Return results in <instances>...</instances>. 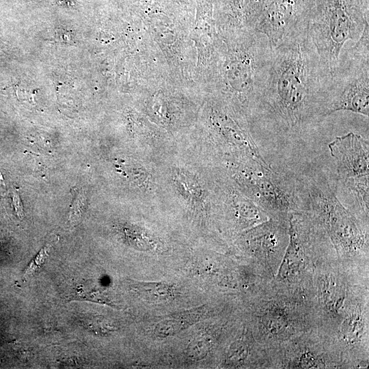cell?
Here are the masks:
<instances>
[{"mask_svg":"<svg viewBox=\"0 0 369 369\" xmlns=\"http://www.w3.org/2000/svg\"><path fill=\"white\" fill-rule=\"evenodd\" d=\"M226 193V212L232 231L243 232L257 226L270 217V215L240 191L229 189Z\"/></svg>","mask_w":369,"mask_h":369,"instance_id":"cell-16","label":"cell"},{"mask_svg":"<svg viewBox=\"0 0 369 369\" xmlns=\"http://www.w3.org/2000/svg\"><path fill=\"white\" fill-rule=\"evenodd\" d=\"M288 241V218L270 217L243 231L236 245L244 263L270 282L278 271Z\"/></svg>","mask_w":369,"mask_h":369,"instance_id":"cell-10","label":"cell"},{"mask_svg":"<svg viewBox=\"0 0 369 369\" xmlns=\"http://www.w3.org/2000/svg\"><path fill=\"white\" fill-rule=\"evenodd\" d=\"M54 242L51 241L46 245L31 260L23 274V278L30 277L41 265L44 263L49 252L53 245Z\"/></svg>","mask_w":369,"mask_h":369,"instance_id":"cell-20","label":"cell"},{"mask_svg":"<svg viewBox=\"0 0 369 369\" xmlns=\"http://www.w3.org/2000/svg\"><path fill=\"white\" fill-rule=\"evenodd\" d=\"M232 339L222 358L224 368H269L268 350L257 342L245 321Z\"/></svg>","mask_w":369,"mask_h":369,"instance_id":"cell-15","label":"cell"},{"mask_svg":"<svg viewBox=\"0 0 369 369\" xmlns=\"http://www.w3.org/2000/svg\"><path fill=\"white\" fill-rule=\"evenodd\" d=\"M369 25V0H314L307 33L320 65L331 78L344 44L356 42Z\"/></svg>","mask_w":369,"mask_h":369,"instance_id":"cell-4","label":"cell"},{"mask_svg":"<svg viewBox=\"0 0 369 369\" xmlns=\"http://www.w3.org/2000/svg\"><path fill=\"white\" fill-rule=\"evenodd\" d=\"M299 178L305 193L307 212L325 230L338 258L348 266L369 271L368 226L339 201L325 176L314 171Z\"/></svg>","mask_w":369,"mask_h":369,"instance_id":"cell-2","label":"cell"},{"mask_svg":"<svg viewBox=\"0 0 369 369\" xmlns=\"http://www.w3.org/2000/svg\"><path fill=\"white\" fill-rule=\"evenodd\" d=\"M245 323L267 350L316 327L308 296L279 290L268 282L246 302Z\"/></svg>","mask_w":369,"mask_h":369,"instance_id":"cell-3","label":"cell"},{"mask_svg":"<svg viewBox=\"0 0 369 369\" xmlns=\"http://www.w3.org/2000/svg\"><path fill=\"white\" fill-rule=\"evenodd\" d=\"M288 223V244L276 275L269 283L275 288L308 297L316 264L337 254L325 230L311 213H292Z\"/></svg>","mask_w":369,"mask_h":369,"instance_id":"cell-7","label":"cell"},{"mask_svg":"<svg viewBox=\"0 0 369 369\" xmlns=\"http://www.w3.org/2000/svg\"><path fill=\"white\" fill-rule=\"evenodd\" d=\"M331 340L345 368H367L369 363V295L346 310Z\"/></svg>","mask_w":369,"mask_h":369,"instance_id":"cell-12","label":"cell"},{"mask_svg":"<svg viewBox=\"0 0 369 369\" xmlns=\"http://www.w3.org/2000/svg\"><path fill=\"white\" fill-rule=\"evenodd\" d=\"M269 369L345 368L329 336L316 327L268 350Z\"/></svg>","mask_w":369,"mask_h":369,"instance_id":"cell-11","label":"cell"},{"mask_svg":"<svg viewBox=\"0 0 369 369\" xmlns=\"http://www.w3.org/2000/svg\"><path fill=\"white\" fill-rule=\"evenodd\" d=\"M208 312L206 307L188 312H180L161 321L155 327L157 336L167 337L180 332L194 323Z\"/></svg>","mask_w":369,"mask_h":369,"instance_id":"cell-17","label":"cell"},{"mask_svg":"<svg viewBox=\"0 0 369 369\" xmlns=\"http://www.w3.org/2000/svg\"><path fill=\"white\" fill-rule=\"evenodd\" d=\"M137 290L145 298L150 299H166L176 293L175 287L165 283L145 282L136 285Z\"/></svg>","mask_w":369,"mask_h":369,"instance_id":"cell-18","label":"cell"},{"mask_svg":"<svg viewBox=\"0 0 369 369\" xmlns=\"http://www.w3.org/2000/svg\"><path fill=\"white\" fill-rule=\"evenodd\" d=\"M314 0H264L255 31L272 47L307 30Z\"/></svg>","mask_w":369,"mask_h":369,"instance_id":"cell-14","label":"cell"},{"mask_svg":"<svg viewBox=\"0 0 369 369\" xmlns=\"http://www.w3.org/2000/svg\"><path fill=\"white\" fill-rule=\"evenodd\" d=\"M368 294L369 271L346 266L336 254L321 259L308 291L316 327L331 339L350 305Z\"/></svg>","mask_w":369,"mask_h":369,"instance_id":"cell-6","label":"cell"},{"mask_svg":"<svg viewBox=\"0 0 369 369\" xmlns=\"http://www.w3.org/2000/svg\"><path fill=\"white\" fill-rule=\"evenodd\" d=\"M221 334H204L195 338L187 347L188 355L196 359L204 358L214 347L217 339L220 337Z\"/></svg>","mask_w":369,"mask_h":369,"instance_id":"cell-19","label":"cell"},{"mask_svg":"<svg viewBox=\"0 0 369 369\" xmlns=\"http://www.w3.org/2000/svg\"><path fill=\"white\" fill-rule=\"evenodd\" d=\"M243 41L230 55L224 77L251 119L273 47L264 35L256 31L247 32Z\"/></svg>","mask_w":369,"mask_h":369,"instance_id":"cell-9","label":"cell"},{"mask_svg":"<svg viewBox=\"0 0 369 369\" xmlns=\"http://www.w3.org/2000/svg\"><path fill=\"white\" fill-rule=\"evenodd\" d=\"M73 201L71 213L73 219H75V217L78 218L80 216L81 210L83 206V197L80 193L78 192V193L75 194Z\"/></svg>","mask_w":369,"mask_h":369,"instance_id":"cell-21","label":"cell"},{"mask_svg":"<svg viewBox=\"0 0 369 369\" xmlns=\"http://www.w3.org/2000/svg\"><path fill=\"white\" fill-rule=\"evenodd\" d=\"M226 172L241 193L271 217L288 218L306 211L305 195L299 176L275 172L269 163L247 155L226 160Z\"/></svg>","mask_w":369,"mask_h":369,"instance_id":"cell-5","label":"cell"},{"mask_svg":"<svg viewBox=\"0 0 369 369\" xmlns=\"http://www.w3.org/2000/svg\"><path fill=\"white\" fill-rule=\"evenodd\" d=\"M340 111L369 115V25L355 44L341 53L338 69L329 79L326 117Z\"/></svg>","mask_w":369,"mask_h":369,"instance_id":"cell-8","label":"cell"},{"mask_svg":"<svg viewBox=\"0 0 369 369\" xmlns=\"http://www.w3.org/2000/svg\"><path fill=\"white\" fill-rule=\"evenodd\" d=\"M329 79L307 30L273 47L251 120L279 137L301 138L327 118Z\"/></svg>","mask_w":369,"mask_h":369,"instance_id":"cell-1","label":"cell"},{"mask_svg":"<svg viewBox=\"0 0 369 369\" xmlns=\"http://www.w3.org/2000/svg\"><path fill=\"white\" fill-rule=\"evenodd\" d=\"M337 178L350 195L369 190L368 140L353 132L338 136L328 144Z\"/></svg>","mask_w":369,"mask_h":369,"instance_id":"cell-13","label":"cell"}]
</instances>
